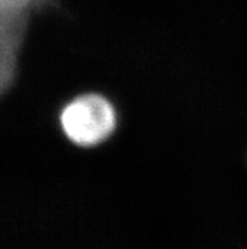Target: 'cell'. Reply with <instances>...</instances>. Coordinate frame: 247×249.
Here are the masks:
<instances>
[{"mask_svg":"<svg viewBox=\"0 0 247 249\" xmlns=\"http://www.w3.org/2000/svg\"><path fill=\"white\" fill-rule=\"evenodd\" d=\"M61 123L73 143L94 145L111 134L116 123L115 111L102 96L84 95L63 109Z\"/></svg>","mask_w":247,"mask_h":249,"instance_id":"obj_1","label":"cell"}]
</instances>
